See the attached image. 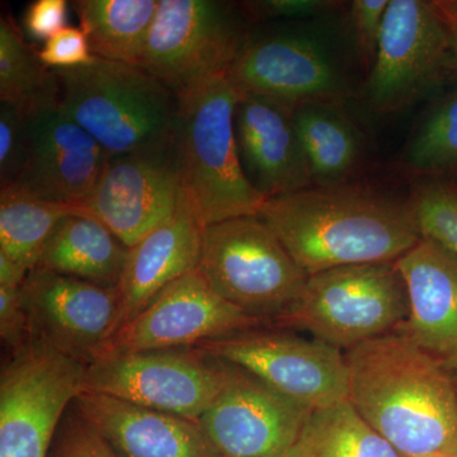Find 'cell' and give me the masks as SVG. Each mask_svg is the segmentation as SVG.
I'll return each instance as SVG.
<instances>
[{
	"instance_id": "1",
	"label": "cell",
	"mask_w": 457,
	"mask_h": 457,
	"mask_svg": "<svg viewBox=\"0 0 457 457\" xmlns=\"http://www.w3.org/2000/svg\"><path fill=\"white\" fill-rule=\"evenodd\" d=\"M348 400L403 457H457V383L398 332L345 351Z\"/></svg>"
},
{
	"instance_id": "2",
	"label": "cell",
	"mask_w": 457,
	"mask_h": 457,
	"mask_svg": "<svg viewBox=\"0 0 457 457\" xmlns=\"http://www.w3.org/2000/svg\"><path fill=\"white\" fill-rule=\"evenodd\" d=\"M258 216L308 276L396 262L422 239L407 201L348 182L270 198Z\"/></svg>"
},
{
	"instance_id": "3",
	"label": "cell",
	"mask_w": 457,
	"mask_h": 457,
	"mask_svg": "<svg viewBox=\"0 0 457 457\" xmlns=\"http://www.w3.org/2000/svg\"><path fill=\"white\" fill-rule=\"evenodd\" d=\"M177 98L171 147L188 212L203 228L258 215L266 198L246 179L240 163L234 131L239 93L227 73Z\"/></svg>"
},
{
	"instance_id": "4",
	"label": "cell",
	"mask_w": 457,
	"mask_h": 457,
	"mask_svg": "<svg viewBox=\"0 0 457 457\" xmlns=\"http://www.w3.org/2000/svg\"><path fill=\"white\" fill-rule=\"evenodd\" d=\"M53 71L60 107L108 154L173 145L179 98L140 66L93 57L88 64Z\"/></svg>"
},
{
	"instance_id": "5",
	"label": "cell",
	"mask_w": 457,
	"mask_h": 457,
	"mask_svg": "<svg viewBox=\"0 0 457 457\" xmlns=\"http://www.w3.org/2000/svg\"><path fill=\"white\" fill-rule=\"evenodd\" d=\"M197 270L225 302L270 328L290 314L309 278L258 215L204 228Z\"/></svg>"
},
{
	"instance_id": "6",
	"label": "cell",
	"mask_w": 457,
	"mask_h": 457,
	"mask_svg": "<svg viewBox=\"0 0 457 457\" xmlns=\"http://www.w3.org/2000/svg\"><path fill=\"white\" fill-rule=\"evenodd\" d=\"M407 286L396 262L354 264L309 276L278 329L305 330L343 352L396 332L407 320Z\"/></svg>"
},
{
	"instance_id": "7",
	"label": "cell",
	"mask_w": 457,
	"mask_h": 457,
	"mask_svg": "<svg viewBox=\"0 0 457 457\" xmlns=\"http://www.w3.org/2000/svg\"><path fill=\"white\" fill-rule=\"evenodd\" d=\"M246 37L228 3L159 0L137 66L179 97L227 73Z\"/></svg>"
},
{
	"instance_id": "8",
	"label": "cell",
	"mask_w": 457,
	"mask_h": 457,
	"mask_svg": "<svg viewBox=\"0 0 457 457\" xmlns=\"http://www.w3.org/2000/svg\"><path fill=\"white\" fill-rule=\"evenodd\" d=\"M228 376L227 362L197 347L137 352L90 363L83 392L198 422L224 389Z\"/></svg>"
},
{
	"instance_id": "9",
	"label": "cell",
	"mask_w": 457,
	"mask_h": 457,
	"mask_svg": "<svg viewBox=\"0 0 457 457\" xmlns=\"http://www.w3.org/2000/svg\"><path fill=\"white\" fill-rule=\"evenodd\" d=\"M197 348L251 372L309 411L348 400L345 352L319 339L260 327L201 343Z\"/></svg>"
},
{
	"instance_id": "10",
	"label": "cell",
	"mask_w": 457,
	"mask_h": 457,
	"mask_svg": "<svg viewBox=\"0 0 457 457\" xmlns=\"http://www.w3.org/2000/svg\"><path fill=\"white\" fill-rule=\"evenodd\" d=\"M453 35L436 2L392 0L371 73L372 107L396 112L422 101L451 74Z\"/></svg>"
},
{
	"instance_id": "11",
	"label": "cell",
	"mask_w": 457,
	"mask_h": 457,
	"mask_svg": "<svg viewBox=\"0 0 457 457\" xmlns=\"http://www.w3.org/2000/svg\"><path fill=\"white\" fill-rule=\"evenodd\" d=\"M31 341L88 366L121 326L116 287L41 269L22 285Z\"/></svg>"
},
{
	"instance_id": "12",
	"label": "cell",
	"mask_w": 457,
	"mask_h": 457,
	"mask_svg": "<svg viewBox=\"0 0 457 457\" xmlns=\"http://www.w3.org/2000/svg\"><path fill=\"white\" fill-rule=\"evenodd\" d=\"M260 327H264L260 320L225 302L200 270H195L165 288L145 311L120 328L96 361L137 352L197 347L204 342Z\"/></svg>"
},
{
	"instance_id": "13",
	"label": "cell",
	"mask_w": 457,
	"mask_h": 457,
	"mask_svg": "<svg viewBox=\"0 0 457 457\" xmlns=\"http://www.w3.org/2000/svg\"><path fill=\"white\" fill-rule=\"evenodd\" d=\"M228 365L224 389L198 420L204 435L221 457H286L312 411Z\"/></svg>"
},
{
	"instance_id": "14",
	"label": "cell",
	"mask_w": 457,
	"mask_h": 457,
	"mask_svg": "<svg viewBox=\"0 0 457 457\" xmlns=\"http://www.w3.org/2000/svg\"><path fill=\"white\" fill-rule=\"evenodd\" d=\"M183 203L173 147L110 155L97 187L80 207L131 248L170 221Z\"/></svg>"
},
{
	"instance_id": "15",
	"label": "cell",
	"mask_w": 457,
	"mask_h": 457,
	"mask_svg": "<svg viewBox=\"0 0 457 457\" xmlns=\"http://www.w3.org/2000/svg\"><path fill=\"white\" fill-rule=\"evenodd\" d=\"M239 96H255L297 108L342 102L341 75L318 41L302 33L246 37L227 71Z\"/></svg>"
},
{
	"instance_id": "16",
	"label": "cell",
	"mask_w": 457,
	"mask_h": 457,
	"mask_svg": "<svg viewBox=\"0 0 457 457\" xmlns=\"http://www.w3.org/2000/svg\"><path fill=\"white\" fill-rule=\"evenodd\" d=\"M110 154L56 106L29 116L25 165L14 187L40 200L82 207Z\"/></svg>"
},
{
	"instance_id": "17",
	"label": "cell",
	"mask_w": 457,
	"mask_h": 457,
	"mask_svg": "<svg viewBox=\"0 0 457 457\" xmlns=\"http://www.w3.org/2000/svg\"><path fill=\"white\" fill-rule=\"evenodd\" d=\"M234 131L246 179L266 200L312 186L293 108L267 98L239 96Z\"/></svg>"
},
{
	"instance_id": "18",
	"label": "cell",
	"mask_w": 457,
	"mask_h": 457,
	"mask_svg": "<svg viewBox=\"0 0 457 457\" xmlns=\"http://www.w3.org/2000/svg\"><path fill=\"white\" fill-rule=\"evenodd\" d=\"M74 404L117 457H221L194 420L101 394Z\"/></svg>"
},
{
	"instance_id": "19",
	"label": "cell",
	"mask_w": 457,
	"mask_h": 457,
	"mask_svg": "<svg viewBox=\"0 0 457 457\" xmlns=\"http://www.w3.org/2000/svg\"><path fill=\"white\" fill-rule=\"evenodd\" d=\"M409 314L396 332L445 362L457 359V254L422 239L396 261Z\"/></svg>"
},
{
	"instance_id": "20",
	"label": "cell",
	"mask_w": 457,
	"mask_h": 457,
	"mask_svg": "<svg viewBox=\"0 0 457 457\" xmlns=\"http://www.w3.org/2000/svg\"><path fill=\"white\" fill-rule=\"evenodd\" d=\"M204 228L182 203L170 221L129 248L116 286L121 303L120 328L145 311L165 288L197 270Z\"/></svg>"
},
{
	"instance_id": "21",
	"label": "cell",
	"mask_w": 457,
	"mask_h": 457,
	"mask_svg": "<svg viewBox=\"0 0 457 457\" xmlns=\"http://www.w3.org/2000/svg\"><path fill=\"white\" fill-rule=\"evenodd\" d=\"M128 251L104 222L79 209L56 225L37 269L116 287Z\"/></svg>"
},
{
	"instance_id": "22",
	"label": "cell",
	"mask_w": 457,
	"mask_h": 457,
	"mask_svg": "<svg viewBox=\"0 0 457 457\" xmlns=\"http://www.w3.org/2000/svg\"><path fill=\"white\" fill-rule=\"evenodd\" d=\"M294 122L312 186L347 183L361 159V137L342 102H311L294 110Z\"/></svg>"
},
{
	"instance_id": "23",
	"label": "cell",
	"mask_w": 457,
	"mask_h": 457,
	"mask_svg": "<svg viewBox=\"0 0 457 457\" xmlns=\"http://www.w3.org/2000/svg\"><path fill=\"white\" fill-rule=\"evenodd\" d=\"M71 4L93 56L137 65L159 0H77Z\"/></svg>"
},
{
	"instance_id": "24",
	"label": "cell",
	"mask_w": 457,
	"mask_h": 457,
	"mask_svg": "<svg viewBox=\"0 0 457 457\" xmlns=\"http://www.w3.org/2000/svg\"><path fill=\"white\" fill-rule=\"evenodd\" d=\"M286 457H403L350 400L312 411Z\"/></svg>"
},
{
	"instance_id": "25",
	"label": "cell",
	"mask_w": 457,
	"mask_h": 457,
	"mask_svg": "<svg viewBox=\"0 0 457 457\" xmlns=\"http://www.w3.org/2000/svg\"><path fill=\"white\" fill-rule=\"evenodd\" d=\"M0 102L26 116L59 106L60 86L8 14L0 17Z\"/></svg>"
},
{
	"instance_id": "26",
	"label": "cell",
	"mask_w": 457,
	"mask_h": 457,
	"mask_svg": "<svg viewBox=\"0 0 457 457\" xmlns=\"http://www.w3.org/2000/svg\"><path fill=\"white\" fill-rule=\"evenodd\" d=\"M77 210L33 197L14 186L0 187V253L31 272L56 225Z\"/></svg>"
},
{
	"instance_id": "27",
	"label": "cell",
	"mask_w": 457,
	"mask_h": 457,
	"mask_svg": "<svg viewBox=\"0 0 457 457\" xmlns=\"http://www.w3.org/2000/svg\"><path fill=\"white\" fill-rule=\"evenodd\" d=\"M403 167L417 179L457 187V88L429 111L404 150Z\"/></svg>"
},
{
	"instance_id": "28",
	"label": "cell",
	"mask_w": 457,
	"mask_h": 457,
	"mask_svg": "<svg viewBox=\"0 0 457 457\" xmlns=\"http://www.w3.org/2000/svg\"><path fill=\"white\" fill-rule=\"evenodd\" d=\"M420 237L457 254V187L438 179H418L407 200Z\"/></svg>"
},
{
	"instance_id": "29",
	"label": "cell",
	"mask_w": 457,
	"mask_h": 457,
	"mask_svg": "<svg viewBox=\"0 0 457 457\" xmlns=\"http://www.w3.org/2000/svg\"><path fill=\"white\" fill-rule=\"evenodd\" d=\"M46 457H117L106 441L87 422L74 402L66 409Z\"/></svg>"
},
{
	"instance_id": "30",
	"label": "cell",
	"mask_w": 457,
	"mask_h": 457,
	"mask_svg": "<svg viewBox=\"0 0 457 457\" xmlns=\"http://www.w3.org/2000/svg\"><path fill=\"white\" fill-rule=\"evenodd\" d=\"M29 147V116L0 102V187L16 182Z\"/></svg>"
},
{
	"instance_id": "31",
	"label": "cell",
	"mask_w": 457,
	"mask_h": 457,
	"mask_svg": "<svg viewBox=\"0 0 457 457\" xmlns=\"http://www.w3.org/2000/svg\"><path fill=\"white\" fill-rule=\"evenodd\" d=\"M41 62L50 69H71L88 64L93 56L88 38L80 27L66 26L38 50Z\"/></svg>"
},
{
	"instance_id": "32",
	"label": "cell",
	"mask_w": 457,
	"mask_h": 457,
	"mask_svg": "<svg viewBox=\"0 0 457 457\" xmlns=\"http://www.w3.org/2000/svg\"><path fill=\"white\" fill-rule=\"evenodd\" d=\"M0 337L8 354L22 350L31 342L22 303V286H0Z\"/></svg>"
},
{
	"instance_id": "33",
	"label": "cell",
	"mask_w": 457,
	"mask_h": 457,
	"mask_svg": "<svg viewBox=\"0 0 457 457\" xmlns=\"http://www.w3.org/2000/svg\"><path fill=\"white\" fill-rule=\"evenodd\" d=\"M389 0H354L351 18L361 55L374 62Z\"/></svg>"
},
{
	"instance_id": "34",
	"label": "cell",
	"mask_w": 457,
	"mask_h": 457,
	"mask_svg": "<svg viewBox=\"0 0 457 457\" xmlns=\"http://www.w3.org/2000/svg\"><path fill=\"white\" fill-rule=\"evenodd\" d=\"M68 8L66 0H35L29 3L23 16L27 35L46 42L65 29Z\"/></svg>"
},
{
	"instance_id": "35",
	"label": "cell",
	"mask_w": 457,
	"mask_h": 457,
	"mask_svg": "<svg viewBox=\"0 0 457 457\" xmlns=\"http://www.w3.org/2000/svg\"><path fill=\"white\" fill-rule=\"evenodd\" d=\"M329 7V2L320 0H261L240 5L243 14L251 20L311 17Z\"/></svg>"
},
{
	"instance_id": "36",
	"label": "cell",
	"mask_w": 457,
	"mask_h": 457,
	"mask_svg": "<svg viewBox=\"0 0 457 457\" xmlns=\"http://www.w3.org/2000/svg\"><path fill=\"white\" fill-rule=\"evenodd\" d=\"M29 273L8 255L0 253V286H22Z\"/></svg>"
},
{
	"instance_id": "37",
	"label": "cell",
	"mask_w": 457,
	"mask_h": 457,
	"mask_svg": "<svg viewBox=\"0 0 457 457\" xmlns=\"http://www.w3.org/2000/svg\"><path fill=\"white\" fill-rule=\"evenodd\" d=\"M451 35H453V57H451V74L457 80V21L451 22Z\"/></svg>"
},
{
	"instance_id": "38",
	"label": "cell",
	"mask_w": 457,
	"mask_h": 457,
	"mask_svg": "<svg viewBox=\"0 0 457 457\" xmlns=\"http://www.w3.org/2000/svg\"><path fill=\"white\" fill-rule=\"evenodd\" d=\"M447 14H449L451 20L457 21V0H449L445 4Z\"/></svg>"
},
{
	"instance_id": "39",
	"label": "cell",
	"mask_w": 457,
	"mask_h": 457,
	"mask_svg": "<svg viewBox=\"0 0 457 457\" xmlns=\"http://www.w3.org/2000/svg\"><path fill=\"white\" fill-rule=\"evenodd\" d=\"M447 365H449L451 371H453V376H455V380L457 383V359L451 361V362H447Z\"/></svg>"
}]
</instances>
